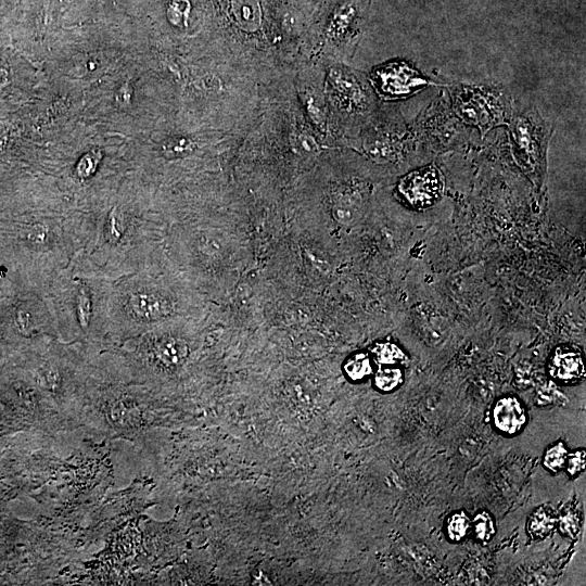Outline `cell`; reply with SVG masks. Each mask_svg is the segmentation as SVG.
I'll return each instance as SVG.
<instances>
[{
    "label": "cell",
    "mask_w": 586,
    "mask_h": 586,
    "mask_svg": "<svg viewBox=\"0 0 586 586\" xmlns=\"http://www.w3.org/2000/svg\"><path fill=\"white\" fill-rule=\"evenodd\" d=\"M455 115L485 137L495 127L508 125L512 114V100L501 84L447 85L445 91Z\"/></svg>",
    "instance_id": "1"
},
{
    "label": "cell",
    "mask_w": 586,
    "mask_h": 586,
    "mask_svg": "<svg viewBox=\"0 0 586 586\" xmlns=\"http://www.w3.org/2000/svg\"><path fill=\"white\" fill-rule=\"evenodd\" d=\"M512 156L519 167L540 186L546 170V154L553 126L533 105L512 110L507 125Z\"/></svg>",
    "instance_id": "2"
},
{
    "label": "cell",
    "mask_w": 586,
    "mask_h": 586,
    "mask_svg": "<svg viewBox=\"0 0 586 586\" xmlns=\"http://www.w3.org/2000/svg\"><path fill=\"white\" fill-rule=\"evenodd\" d=\"M412 126L422 149L451 148L471 132L450 109L446 92L424 107Z\"/></svg>",
    "instance_id": "3"
},
{
    "label": "cell",
    "mask_w": 586,
    "mask_h": 586,
    "mask_svg": "<svg viewBox=\"0 0 586 586\" xmlns=\"http://www.w3.org/2000/svg\"><path fill=\"white\" fill-rule=\"evenodd\" d=\"M370 81L384 100H405L429 86H441L406 61H392L377 67Z\"/></svg>",
    "instance_id": "4"
},
{
    "label": "cell",
    "mask_w": 586,
    "mask_h": 586,
    "mask_svg": "<svg viewBox=\"0 0 586 586\" xmlns=\"http://www.w3.org/2000/svg\"><path fill=\"white\" fill-rule=\"evenodd\" d=\"M397 191L407 204L424 209L442 198L444 178L436 165L429 164L403 176L397 183Z\"/></svg>",
    "instance_id": "5"
},
{
    "label": "cell",
    "mask_w": 586,
    "mask_h": 586,
    "mask_svg": "<svg viewBox=\"0 0 586 586\" xmlns=\"http://www.w3.org/2000/svg\"><path fill=\"white\" fill-rule=\"evenodd\" d=\"M333 84L341 104L348 113L366 114L372 101L365 85L354 73L347 69H336L333 73Z\"/></svg>",
    "instance_id": "6"
},
{
    "label": "cell",
    "mask_w": 586,
    "mask_h": 586,
    "mask_svg": "<svg viewBox=\"0 0 586 586\" xmlns=\"http://www.w3.org/2000/svg\"><path fill=\"white\" fill-rule=\"evenodd\" d=\"M549 374L562 383H574L584 378L582 353L571 346L557 347L548 364Z\"/></svg>",
    "instance_id": "7"
},
{
    "label": "cell",
    "mask_w": 586,
    "mask_h": 586,
    "mask_svg": "<svg viewBox=\"0 0 586 586\" xmlns=\"http://www.w3.org/2000/svg\"><path fill=\"white\" fill-rule=\"evenodd\" d=\"M130 314L144 321L157 320L170 315L173 307L167 298L152 292L138 291L128 300Z\"/></svg>",
    "instance_id": "8"
},
{
    "label": "cell",
    "mask_w": 586,
    "mask_h": 586,
    "mask_svg": "<svg viewBox=\"0 0 586 586\" xmlns=\"http://www.w3.org/2000/svg\"><path fill=\"white\" fill-rule=\"evenodd\" d=\"M493 419L500 432L515 434L526 422V411L517 397L505 396L495 404Z\"/></svg>",
    "instance_id": "9"
},
{
    "label": "cell",
    "mask_w": 586,
    "mask_h": 586,
    "mask_svg": "<svg viewBox=\"0 0 586 586\" xmlns=\"http://www.w3.org/2000/svg\"><path fill=\"white\" fill-rule=\"evenodd\" d=\"M154 353L162 365L176 367L186 360L189 349L184 341L177 337H165L156 344Z\"/></svg>",
    "instance_id": "10"
},
{
    "label": "cell",
    "mask_w": 586,
    "mask_h": 586,
    "mask_svg": "<svg viewBox=\"0 0 586 586\" xmlns=\"http://www.w3.org/2000/svg\"><path fill=\"white\" fill-rule=\"evenodd\" d=\"M107 417L116 425L131 426L140 419V411L131 399H117L110 405Z\"/></svg>",
    "instance_id": "11"
},
{
    "label": "cell",
    "mask_w": 586,
    "mask_h": 586,
    "mask_svg": "<svg viewBox=\"0 0 586 586\" xmlns=\"http://www.w3.org/2000/svg\"><path fill=\"white\" fill-rule=\"evenodd\" d=\"M557 520L547 509H537L528 519L527 528L533 538H545L556 527Z\"/></svg>",
    "instance_id": "12"
},
{
    "label": "cell",
    "mask_w": 586,
    "mask_h": 586,
    "mask_svg": "<svg viewBox=\"0 0 586 586\" xmlns=\"http://www.w3.org/2000/svg\"><path fill=\"white\" fill-rule=\"evenodd\" d=\"M347 377L354 381L367 378L372 372L370 358L367 354H355L349 357L344 366Z\"/></svg>",
    "instance_id": "13"
},
{
    "label": "cell",
    "mask_w": 586,
    "mask_h": 586,
    "mask_svg": "<svg viewBox=\"0 0 586 586\" xmlns=\"http://www.w3.org/2000/svg\"><path fill=\"white\" fill-rule=\"evenodd\" d=\"M191 12L190 0H168L166 17L175 26L187 25Z\"/></svg>",
    "instance_id": "14"
},
{
    "label": "cell",
    "mask_w": 586,
    "mask_h": 586,
    "mask_svg": "<svg viewBox=\"0 0 586 586\" xmlns=\"http://www.w3.org/2000/svg\"><path fill=\"white\" fill-rule=\"evenodd\" d=\"M372 352L375 360L382 365H393L405 359L403 351L388 342L377 344Z\"/></svg>",
    "instance_id": "15"
},
{
    "label": "cell",
    "mask_w": 586,
    "mask_h": 586,
    "mask_svg": "<svg viewBox=\"0 0 586 586\" xmlns=\"http://www.w3.org/2000/svg\"><path fill=\"white\" fill-rule=\"evenodd\" d=\"M403 380V373L398 368H381L374 377L375 386L381 391H392L397 387Z\"/></svg>",
    "instance_id": "16"
},
{
    "label": "cell",
    "mask_w": 586,
    "mask_h": 586,
    "mask_svg": "<svg viewBox=\"0 0 586 586\" xmlns=\"http://www.w3.org/2000/svg\"><path fill=\"white\" fill-rule=\"evenodd\" d=\"M568 455L564 445L557 443L546 450L544 466L552 472H558L565 467Z\"/></svg>",
    "instance_id": "17"
},
{
    "label": "cell",
    "mask_w": 586,
    "mask_h": 586,
    "mask_svg": "<svg viewBox=\"0 0 586 586\" xmlns=\"http://www.w3.org/2000/svg\"><path fill=\"white\" fill-rule=\"evenodd\" d=\"M471 523L464 512L454 513L447 522V534L451 540L458 542L466 537Z\"/></svg>",
    "instance_id": "18"
},
{
    "label": "cell",
    "mask_w": 586,
    "mask_h": 586,
    "mask_svg": "<svg viewBox=\"0 0 586 586\" xmlns=\"http://www.w3.org/2000/svg\"><path fill=\"white\" fill-rule=\"evenodd\" d=\"M473 531L480 540H489L495 533L492 515L486 511L479 512L473 519Z\"/></svg>",
    "instance_id": "19"
},
{
    "label": "cell",
    "mask_w": 586,
    "mask_h": 586,
    "mask_svg": "<svg viewBox=\"0 0 586 586\" xmlns=\"http://www.w3.org/2000/svg\"><path fill=\"white\" fill-rule=\"evenodd\" d=\"M76 314L81 326H87L92 315L91 295L87 289L80 288L76 297Z\"/></svg>",
    "instance_id": "20"
},
{
    "label": "cell",
    "mask_w": 586,
    "mask_h": 586,
    "mask_svg": "<svg viewBox=\"0 0 586 586\" xmlns=\"http://www.w3.org/2000/svg\"><path fill=\"white\" fill-rule=\"evenodd\" d=\"M558 524L561 533L566 536H574L579 528L578 517L573 511H563L559 518Z\"/></svg>",
    "instance_id": "21"
},
{
    "label": "cell",
    "mask_w": 586,
    "mask_h": 586,
    "mask_svg": "<svg viewBox=\"0 0 586 586\" xmlns=\"http://www.w3.org/2000/svg\"><path fill=\"white\" fill-rule=\"evenodd\" d=\"M125 232L124 221L116 212H112L106 224V235L110 241L119 240Z\"/></svg>",
    "instance_id": "22"
},
{
    "label": "cell",
    "mask_w": 586,
    "mask_h": 586,
    "mask_svg": "<svg viewBox=\"0 0 586 586\" xmlns=\"http://www.w3.org/2000/svg\"><path fill=\"white\" fill-rule=\"evenodd\" d=\"M99 158L100 154L97 152L86 154L77 165V174L84 178L91 176L97 168Z\"/></svg>",
    "instance_id": "23"
},
{
    "label": "cell",
    "mask_w": 586,
    "mask_h": 586,
    "mask_svg": "<svg viewBox=\"0 0 586 586\" xmlns=\"http://www.w3.org/2000/svg\"><path fill=\"white\" fill-rule=\"evenodd\" d=\"M585 467V451L577 450L571 455H568L565 468L571 475H576Z\"/></svg>",
    "instance_id": "24"
},
{
    "label": "cell",
    "mask_w": 586,
    "mask_h": 586,
    "mask_svg": "<svg viewBox=\"0 0 586 586\" xmlns=\"http://www.w3.org/2000/svg\"><path fill=\"white\" fill-rule=\"evenodd\" d=\"M47 239H48V230L46 228L38 226L29 230L28 240L31 243L36 245H40V244H43Z\"/></svg>",
    "instance_id": "25"
},
{
    "label": "cell",
    "mask_w": 586,
    "mask_h": 586,
    "mask_svg": "<svg viewBox=\"0 0 586 586\" xmlns=\"http://www.w3.org/2000/svg\"><path fill=\"white\" fill-rule=\"evenodd\" d=\"M16 323L21 331L27 332L31 327V316L25 308H20L16 314Z\"/></svg>",
    "instance_id": "26"
},
{
    "label": "cell",
    "mask_w": 586,
    "mask_h": 586,
    "mask_svg": "<svg viewBox=\"0 0 586 586\" xmlns=\"http://www.w3.org/2000/svg\"><path fill=\"white\" fill-rule=\"evenodd\" d=\"M43 381L48 388L54 390L60 383L58 371L52 368H48L43 372Z\"/></svg>",
    "instance_id": "27"
},
{
    "label": "cell",
    "mask_w": 586,
    "mask_h": 586,
    "mask_svg": "<svg viewBox=\"0 0 586 586\" xmlns=\"http://www.w3.org/2000/svg\"><path fill=\"white\" fill-rule=\"evenodd\" d=\"M188 150H190V142L184 139H181L174 143L168 144V152L171 155H180L181 153Z\"/></svg>",
    "instance_id": "28"
},
{
    "label": "cell",
    "mask_w": 586,
    "mask_h": 586,
    "mask_svg": "<svg viewBox=\"0 0 586 586\" xmlns=\"http://www.w3.org/2000/svg\"><path fill=\"white\" fill-rule=\"evenodd\" d=\"M86 2H88V7L90 9H97V10H100V9H105V8H113L115 4L118 3L119 0H85Z\"/></svg>",
    "instance_id": "29"
}]
</instances>
